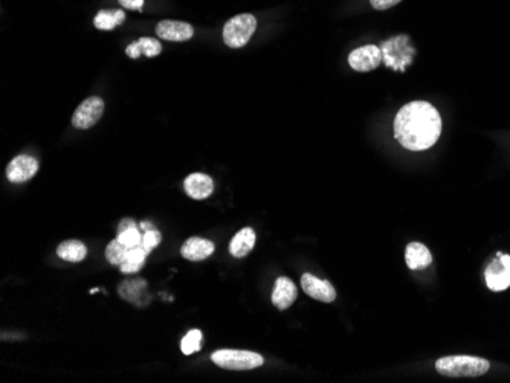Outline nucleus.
<instances>
[{
  "label": "nucleus",
  "mask_w": 510,
  "mask_h": 383,
  "mask_svg": "<svg viewBox=\"0 0 510 383\" xmlns=\"http://www.w3.org/2000/svg\"><path fill=\"white\" fill-rule=\"evenodd\" d=\"M442 118L437 109L426 101L405 104L395 118V138L411 151L431 148L440 138Z\"/></svg>",
  "instance_id": "f257e3e1"
},
{
  "label": "nucleus",
  "mask_w": 510,
  "mask_h": 383,
  "mask_svg": "<svg viewBox=\"0 0 510 383\" xmlns=\"http://www.w3.org/2000/svg\"><path fill=\"white\" fill-rule=\"evenodd\" d=\"M489 368V361L477 356H446L435 362V370L446 377H478Z\"/></svg>",
  "instance_id": "f03ea898"
},
{
  "label": "nucleus",
  "mask_w": 510,
  "mask_h": 383,
  "mask_svg": "<svg viewBox=\"0 0 510 383\" xmlns=\"http://www.w3.org/2000/svg\"><path fill=\"white\" fill-rule=\"evenodd\" d=\"M381 51L385 66L397 72H405L416 56V49L411 44L408 35H397V37L383 41Z\"/></svg>",
  "instance_id": "7ed1b4c3"
},
{
  "label": "nucleus",
  "mask_w": 510,
  "mask_h": 383,
  "mask_svg": "<svg viewBox=\"0 0 510 383\" xmlns=\"http://www.w3.org/2000/svg\"><path fill=\"white\" fill-rule=\"evenodd\" d=\"M257 30V20L253 14H238L227 22L223 28V41L232 49L243 48Z\"/></svg>",
  "instance_id": "20e7f679"
},
{
  "label": "nucleus",
  "mask_w": 510,
  "mask_h": 383,
  "mask_svg": "<svg viewBox=\"0 0 510 383\" xmlns=\"http://www.w3.org/2000/svg\"><path fill=\"white\" fill-rule=\"evenodd\" d=\"M212 362L223 370L245 371L263 365V358L258 353L246 350H219L211 354Z\"/></svg>",
  "instance_id": "39448f33"
},
{
  "label": "nucleus",
  "mask_w": 510,
  "mask_h": 383,
  "mask_svg": "<svg viewBox=\"0 0 510 383\" xmlns=\"http://www.w3.org/2000/svg\"><path fill=\"white\" fill-rule=\"evenodd\" d=\"M486 286L492 292H503L510 287V255L498 252L485 271Z\"/></svg>",
  "instance_id": "423d86ee"
},
{
  "label": "nucleus",
  "mask_w": 510,
  "mask_h": 383,
  "mask_svg": "<svg viewBox=\"0 0 510 383\" xmlns=\"http://www.w3.org/2000/svg\"><path fill=\"white\" fill-rule=\"evenodd\" d=\"M104 112V101L98 96H91L77 107L72 117V126L79 130L94 127L101 119Z\"/></svg>",
  "instance_id": "0eeeda50"
},
{
  "label": "nucleus",
  "mask_w": 510,
  "mask_h": 383,
  "mask_svg": "<svg viewBox=\"0 0 510 383\" xmlns=\"http://www.w3.org/2000/svg\"><path fill=\"white\" fill-rule=\"evenodd\" d=\"M382 60L381 48L374 46V44H366V46L352 51L348 56V65L357 72H370V70L379 67Z\"/></svg>",
  "instance_id": "6e6552de"
},
{
  "label": "nucleus",
  "mask_w": 510,
  "mask_h": 383,
  "mask_svg": "<svg viewBox=\"0 0 510 383\" xmlns=\"http://www.w3.org/2000/svg\"><path fill=\"white\" fill-rule=\"evenodd\" d=\"M39 170V162L28 155L14 157L6 167V177L13 183H25L31 181Z\"/></svg>",
  "instance_id": "1a4fd4ad"
},
{
  "label": "nucleus",
  "mask_w": 510,
  "mask_h": 383,
  "mask_svg": "<svg viewBox=\"0 0 510 383\" xmlns=\"http://www.w3.org/2000/svg\"><path fill=\"white\" fill-rule=\"evenodd\" d=\"M302 290L313 299L321 302H333L336 299V290L329 281L319 280L315 275L304 273L301 277Z\"/></svg>",
  "instance_id": "9d476101"
},
{
  "label": "nucleus",
  "mask_w": 510,
  "mask_h": 383,
  "mask_svg": "<svg viewBox=\"0 0 510 383\" xmlns=\"http://www.w3.org/2000/svg\"><path fill=\"white\" fill-rule=\"evenodd\" d=\"M156 34L159 39L168 41H186L193 39L194 30L190 23L177 20H162L156 26Z\"/></svg>",
  "instance_id": "9b49d317"
},
{
  "label": "nucleus",
  "mask_w": 510,
  "mask_h": 383,
  "mask_svg": "<svg viewBox=\"0 0 510 383\" xmlns=\"http://www.w3.org/2000/svg\"><path fill=\"white\" fill-rule=\"evenodd\" d=\"M185 193L188 197L194 200H203L210 197L214 191V182L210 176L203 173H193L184 182Z\"/></svg>",
  "instance_id": "f8f14e48"
},
{
  "label": "nucleus",
  "mask_w": 510,
  "mask_h": 383,
  "mask_svg": "<svg viewBox=\"0 0 510 383\" xmlns=\"http://www.w3.org/2000/svg\"><path fill=\"white\" fill-rule=\"evenodd\" d=\"M298 297L297 286L291 278L280 277L275 281V287L272 292V304L279 310L289 309Z\"/></svg>",
  "instance_id": "ddd939ff"
},
{
  "label": "nucleus",
  "mask_w": 510,
  "mask_h": 383,
  "mask_svg": "<svg viewBox=\"0 0 510 383\" xmlns=\"http://www.w3.org/2000/svg\"><path fill=\"white\" fill-rule=\"evenodd\" d=\"M214 252V243L207 238L191 237L184 243L181 254L188 261H203Z\"/></svg>",
  "instance_id": "4468645a"
},
{
  "label": "nucleus",
  "mask_w": 510,
  "mask_h": 383,
  "mask_svg": "<svg viewBox=\"0 0 510 383\" xmlns=\"http://www.w3.org/2000/svg\"><path fill=\"white\" fill-rule=\"evenodd\" d=\"M405 261L411 271L426 269L433 263V255L422 243H409L405 251Z\"/></svg>",
  "instance_id": "2eb2a0df"
},
{
  "label": "nucleus",
  "mask_w": 510,
  "mask_h": 383,
  "mask_svg": "<svg viewBox=\"0 0 510 383\" xmlns=\"http://www.w3.org/2000/svg\"><path fill=\"white\" fill-rule=\"evenodd\" d=\"M255 233L253 228H243L234 235L229 243V252L236 258H243L254 249Z\"/></svg>",
  "instance_id": "dca6fc26"
},
{
  "label": "nucleus",
  "mask_w": 510,
  "mask_h": 383,
  "mask_svg": "<svg viewBox=\"0 0 510 383\" xmlns=\"http://www.w3.org/2000/svg\"><path fill=\"white\" fill-rule=\"evenodd\" d=\"M160 51H162L160 41L156 40V39H150V37H142L138 41L129 44L127 49H125L127 56L130 58H133V60L139 58L141 56H146V57H150V58L156 57V56H159Z\"/></svg>",
  "instance_id": "f3484780"
},
{
  "label": "nucleus",
  "mask_w": 510,
  "mask_h": 383,
  "mask_svg": "<svg viewBox=\"0 0 510 383\" xmlns=\"http://www.w3.org/2000/svg\"><path fill=\"white\" fill-rule=\"evenodd\" d=\"M57 255L58 258L65 261L70 263H79L83 261L87 255V249L84 243L78 242V240H68V242H63L57 247Z\"/></svg>",
  "instance_id": "a211bd4d"
},
{
  "label": "nucleus",
  "mask_w": 510,
  "mask_h": 383,
  "mask_svg": "<svg viewBox=\"0 0 510 383\" xmlns=\"http://www.w3.org/2000/svg\"><path fill=\"white\" fill-rule=\"evenodd\" d=\"M125 20V14L121 10H103L95 15L94 25L96 30L110 31Z\"/></svg>",
  "instance_id": "6ab92c4d"
},
{
  "label": "nucleus",
  "mask_w": 510,
  "mask_h": 383,
  "mask_svg": "<svg viewBox=\"0 0 510 383\" xmlns=\"http://www.w3.org/2000/svg\"><path fill=\"white\" fill-rule=\"evenodd\" d=\"M147 255L148 254L141 246L129 249V252H127V255H125L122 264L120 266L121 272L122 273H136V272H139L142 269V266L146 264Z\"/></svg>",
  "instance_id": "aec40b11"
},
{
  "label": "nucleus",
  "mask_w": 510,
  "mask_h": 383,
  "mask_svg": "<svg viewBox=\"0 0 510 383\" xmlns=\"http://www.w3.org/2000/svg\"><path fill=\"white\" fill-rule=\"evenodd\" d=\"M129 249L130 247H127L124 243H121L118 238H115L113 242H110L109 246L106 247L107 261H109L113 266H121L125 255H127V252H129Z\"/></svg>",
  "instance_id": "412c9836"
},
{
  "label": "nucleus",
  "mask_w": 510,
  "mask_h": 383,
  "mask_svg": "<svg viewBox=\"0 0 510 383\" xmlns=\"http://www.w3.org/2000/svg\"><path fill=\"white\" fill-rule=\"evenodd\" d=\"M202 332L200 330H190L181 342V350L184 354L190 356L193 353H198L202 349Z\"/></svg>",
  "instance_id": "4be33fe9"
},
{
  "label": "nucleus",
  "mask_w": 510,
  "mask_h": 383,
  "mask_svg": "<svg viewBox=\"0 0 510 383\" xmlns=\"http://www.w3.org/2000/svg\"><path fill=\"white\" fill-rule=\"evenodd\" d=\"M120 240L121 243H124L127 247H136L141 245V240H142V233L138 229V226L135 228H130L127 231H122V233L118 234V237H116Z\"/></svg>",
  "instance_id": "5701e85b"
},
{
  "label": "nucleus",
  "mask_w": 510,
  "mask_h": 383,
  "mask_svg": "<svg viewBox=\"0 0 510 383\" xmlns=\"http://www.w3.org/2000/svg\"><path fill=\"white\" fill-rule=\"evenodd\" d=\"M160 240H162V235H160L159 231L148 229L144 234H142V240H141L139 246L144 249L147 254H150L160 243Z\"/></svg>",
  "instance_id": "b1692460"
},
{
  "label": "nucleus",
  "mask_w": 510,
  "mask_h": 383,
  "mask_svg": "<svg viewBox=\"0 0 510 383\" xmlns=\"http://www.w3.org/2000/svg\"><path fill=\"white\" fill-rule=\"evenodd\" d=\"M400 2H402V0H370L371 6L374 8V10H378V11L388 10V8L396 6Z\"/></svg>",
  "instance_id": "393cba45"
},
{
  "label": "nucleus",
  "mask_w": 510,
  "mask_h": 383,
  "mask_svg": "<svg viewBox=\"0 0 510 383\" xmlns=\"http://www.w3.org/2000/svg\"><path fill=\"white\" fill-rule=\"evenodd\" d=\"M120 4L127 10L135 11H142V8H144V0H120Z\"/></svg>",
  "instance_id": "a878e982"
},
{
  "label": "nucleus",
  "mask_w": 510,
  "mask_h": 383,
  "mask_svg": "<svg viewBox=\"0 0 510 383\" xmlns=\"http://www.w3.org/2000/svg\"><path fill=\"white\" fill-rule=\"evenodd\" d=\"M135 226H138V225L135 223V220H132V219H124L122 221H120V225H118V234H120V233H122V231H127V229H130V228H135Z\"/></svg>",
  "instance_id": "bb28decb"
},
{
  "label": "nucleus",
  "mask_w": 510,
  "mask_h": 383,
  "mask_svg": "<svg viewBox=\"0 0 510 383\" xmlns=\"http://www.w3.org/2000/svg\"><path fill=\"white\" fill-rule=\"evenodd\" d=\"M142 231H144V233H146V231H148V229H155L153 228V225H150V223H147V221H142V223H141V226H139Z\"/></svg>",
  "instance_id": "cd10ccee"
}]
</instances>
